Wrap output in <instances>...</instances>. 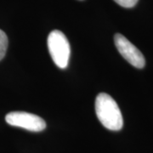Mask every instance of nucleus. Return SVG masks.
I'll list each match as a JSON object with an SVG mask.
<instances>
[{"label":"nucleus","mask_w":153,"mask_h":153,"mask_svg":"<svg viewBox=\"0 0 153 153\" xmlns=\"http://www.w3.org/2000/svg\"><path fill=\"white\" fill-rule=\"evenodd\" d=\"M95 112L101 124L107 129L118 131L123 126V119L118 105L111 95L99 94L95 100Z\"/></svg>","instance_id":"1"},{"label":"nucleus","mask_w":153,"mask_h":153,"mask_svg":"<svg viewBox=\"0 0 153 153\" xmlns=\"http://www.w3.org/2000/svg\"><path fill=\"white\" fill-rule=\"evenodd\" d=\"M49 54L55 64L59 68L65 69L68 66L71 48L66 35L59 30H54L48 37Z\"/></svg>","instance_id":"2"},{"label":"nucleus","mask_w":153,"mask_h":153,"mask_svg":"<svg viewBox=\"0 0 153 153\" xmlns=\"http://www.w3.org/2000/svg\"><path fill=\"white\" fill-rule=\"evenodd\" d=\"M8 124L19 127L29 131L40 132L46 128L45 121L37 115L25 111H12L6 115Z\"/></svg>","instance_id":"3"},{"label":"nucleus","mask_w":153,"mask_h":153,"mask_svg":"<svg viewBox=\"0 0 153 153\" xmlns=\"http://www.w3.org/2000/svg\"><path fill=\"white\" fill-rule=\"evenodd\" d=\"M114 43L121 55L128 63L136 68H143L146 65V60L142 53L120 33L114 36Z\"/></svg>","instance_id":"4"},{"label":"nucleus","mask_w":153,"mask_h":153,"mask_svg":"<svg viewBox=\"0 0 153 153\" xmlns=\"http://www.w3.org/2000/svg\"><path fill=\"white\" fill-rule=\"evenodd\" d=\"M8 38L4 31L0 29V60H3L5 56L8 48Z\"/></svg>","instance_id":"5"},{"label":"nucleus","mask_w":153,"mask_h":153,"mask_svg":"<svg viewBox=\"0 0 153 153\" xmlns=\"http://www.w3.org/2000/svg\"><path fill=\"white\" fill-rule=\"evenodd\" d=\"M114 1L117 4L124 8H132L138 2V0H114Z\"/></svg>","instance_id":"6"}]
</instances>
